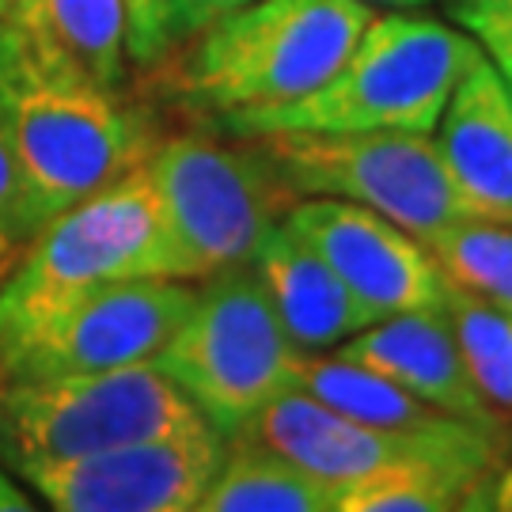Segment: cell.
Segmentation results:
<instances>
[{
  "label": "cell",
  "mask_w": 512,
  "mask_h": 512,
  "mask_svg": "<svg viewBox=\"0 0 512 512\" xmlns=\"http://www.w3.org/2000/svg\"><path fill=\"white\" fill-rule=\"evenodd\" d=\"M433 133L440 160L475 217L512 224V92L482 46L467 61Z\"/></svg>",
  "instance_id": "cell-14"
},
{
  "label": "cell",
  "mask_w": 512,
  "mask_h": 512,
  "mask_svg": "<svg viewBox=\"0 0 512 512\" xmlns=\"http://www.w3.org/2000/svg\"><path fill=\"white\" fill-rule=\"evenodd\" d=\"M368 19L365 0H251L190 38L179 92L209 118L285 107L342 65Z\"/></svg>",
  "instance_id": "cell-4"
},
{
  "label": "cell",
  "mask_w": 512,
  "mask_h": 512,
  "mask_svg": "<svg viewBox=\"0 0 512 512\" xmlns=\"http://www.w3.org/2000/svg\"><path fill=\"white\" fill-rule=\"evenodd\" d=\"M129 8V57L152 65L171 50L167 42V0H126Z\"/></svg>",
  "instance_id": "cell-24"
},
{
  "label": "cell",
  "mask_w": 512,
  "mask_h": 512,
  "mask_svg": "<svg viewBox=\"0 0 512 512\" xmlns=\"http://www.w3.org/2000/svg\"><path fill=\"white\" fill-rule=\"evenodd\" d=\"M293 387L311 395L315 403L376 429H440L456 421L452 414L410 395L395 380L365 365H353L338 353H304L296 365Z\"/></svg>",
  "instance_id": "cell-18"
},
{
  "label": "cell",
  "mask_w": 512,
  "mask_h": 512,
  "mask_svg": "<svg viewBox=\"0 0 512 512\" xmlns=\"http://www.w3.org/2000/svg\"><path fill=\"white\" fill-rule=\"evenodd\" d=\"M274 160L300 198H342L368 205L414 236L471 220L475 209L459 194L440 160L433 133L406 129H281L251 137Z\"/></svg>",
  "instance_id": "cell-8"
},
{
  "label": "cell",
  "mask_w": 512,
  "mask_h": 512,
  "mask_svg": "<svg viewBox=\"0 0 512 512\" xmlns=\"http://www.w3.org/2000/svg\"><path fill=\"white\" fill-rule=\"evenodd\" d=\"M440 274L467 293L512 311V224L497 220H452L418 232Z\"/></svg>",
  "instance_id": "cell-20"
},
{
  "label": "cell",
  "mask_w": 512,
  "mask_h": 512,
  "mask_svg": "<svg viewBox=\"0 0 512 512\" xmlns=\"http://www.w3.org/2000/svg\"><path fill=\"white\" fill-rule=\"evenodd\" d=\"M285 224L327 262L376 319L444 308L448 277L421 239L384 213L342 198H300Z\"/></svg>",
  "instance_id": "cell-12"
},
{
  "label": "cell",
  "mask_w": 512,
  "mask_h": 512,
  "mask_svg": "<svg viewBox=\"0 0 512 512\" xmlns=\"http://www.w3.org/2000/svg\"><path fill=\"white\" fill-rule=\"evenodd\" d=\"M0 19L38 61L122 92L129 57L126 0H12Z\"/></svg>",
  "instance_id": "cell-16"
},
{
  "label": "cell",
  "mask_w": 512,
  "mask_h": 512,
  "mask_svg": "<svg viewBox=\"0 0 512 512\" xmlns=\"http://www.w3.org/2000/svg\"><path fill=\"white\" fill-rule=\"evenodd\" d=\"M251 266L270 289L281 327L300 353H330L357 330L376 323V315L349 293L346 281L285 220L262 239Z\"/></svg>",
  "instance_id": "cell-15"
},
{
  "label": "cell",
  "mask_w": 512,
  "mask_h": 512,
  "mask_svg": "<svg viewBox=\"0 0 512 512\" xmlns=\"http://www.w3.org/2000/svg\"><path fill=\"white\" fill-rule=\"evenodd\" d=\"M0 114L16 145L31 217H54L145 164L156 129L122 92L38 61L0 19Z\"/></svg>",
  "instance_id": "cell-1"
},
{
  "label": "cell",
  "mask_w": 512,
  "mask_h": 512,
  "mask_svg": "<svg viewBox=\"0 0 512 512\" xmlns=\"http://www.w3.org/2000/svg\"><path fill=\"white\" fill-rule=\"evenodd\" d=\"M494 509L512 512V459L505 463V471L497 475V486H494Z\"/></svg>",
  "instance_id": "cell-27"
},
{
  "label": "cell",
  "mask_w": 512,
  "mask_h": 512,
  "mask_svg": "<svg viewBox=\"0 0 512 512\" xmlns=\"http://www.w3.org/2000/svg\"><path fill=\"white\" fill-rule=\"evenodd\" d=\"M444 311L482 399L512 425V315L448 281Z\"/></svg>",
  "instance_id": "cell-21"
},
{
  "label": "cell",
  "mask_w": 512,
  "mask_h": 512,
  "mask_svg": "<svg viewBox=\"0 0 512 512\" xmlns=\"http://www.w3.org/2000/svg\"><path fill=\"white\" fill-rule=\"evenodd\" d=\"M330 353L380 372L452 418L512 429L509 421L482 399V391L471 380L467 361L459 353L452 319L444 308H421L376 319Z\"/></svg>",
  "instance_id": "cell-13"
},
{
  "label": "cell",
  "mask_w": 512,
  "mask_h": 512,
  "mask_svg": "<svg viewBox=\"0 0 512 512\" xmlns=\"http://www.w3.org/2000/svg\"><path fill=\"white\" fill-rule=\"evenodd\" d=\"M478 42L433 16H372L342 65L285 107L213 118L228 137L281 129H406L433 133Z\"/></svg>",
  "instance_id": "cell-2"
},
{
  "label": "cell",
  "mask_w": 512,
  "mask_h": 512,
  "mask_svg": "<svg viewBox=\"0 0 512 512\" xmlns=\"http://www.w3.org/2000/svg\"><path fill=\"white\" fill-rule=\"evenodd\" d=\"M198 512H334V486L266 444L228 437Z\"/></svg>",
  "instance_id": "cell-17"
},
{
  "label": "cell",
  "mask_w": 512,
  "mask_h": 512,
  "mask_svg": "<svg viewBox=\"0 0 512 512\" xmlns=\"http://www.w3.org/2000/svg\"><path fill=\"white\" fill-rule=\"evenodd\" d=\"M224 444L205 421L171 437L31 467L19 478L57 512H194L217 475Z\"/></svg>",
  "instance_id": "cell-11"
},
{
  "label": "cell",
  "mask_w": 512,
  "mask_h": 512,
  "mask_svg": "<svg viewBox=\"0 0 512 512\" xmlns=\"http://www.w3.org/2000/svg\"><path fill=\"white\" fill-rule=\"evenodd\" d=\"M198 289L179 277H122L57 311L16 353L0 384L145 365L175 338Z\"/></svg>",
  "instance_id": "cell-10"
},
{
  "label": "cell",
  "mask_w": 512,
  "mask_h": 512,
  "mask_svg": "<svg viewBox=\"0 0 512 512\" xmlns=\"http://www.w3.org/2000/svg\"><path fill=\"white\" fill-rule=\"evenodd\" d=\"M494 4H505V0H448V12L456 19L467 16V12H478V8H494Z\"/></svg>",
  "instance_id": "cell-28"
},
{
  "label": "cell",
  "mask_w": 512,
  "mask_h": 512,
  "mask_svg": "<svg viewBox=\"0 0 512 512\" xmlns=\"http://www.w3.org/2000/svg\"><path fill=\"white\" fill-rule=\"evenodd\" d=\"M372 8H421V4H433V0H365Z\"/></svg>",
  "instance_id": "cell-29"
},
{
  "label": "cell",
  "mask_w": 512,
  "mask_h": 512,
  "mask_svg": "<svg viewBox=\"0 0 512 512\" xmlns=\"http://www.w3.org/2000/svg\"><path fill=\"white\" fill-rule=\"evenodd\" d=\"M194 425H205L202 410L152 361L92 376L0 384V463L12 475Z\"/></svg>",
  "instance_id": "cell-7"
},
{
  "label": "cell",
  "mask_w": 512,
  "mask_h": 512,
  "mask_svg": "<svg viewBox=\"0 0 512 512\" xmlns=\"http://www.w3.org/2000/svg\"><path fill=\"white\" fill-rule=\"evenodd\" d=\"M456 23L482 46V54L494 61L497 73L505 76V84L512 92V0L456 16Z\"/></svg>",
  "instance_id": "cell-23"
},
{
  "label": "cell",
  "mask_w": 512,
  "mask_h": 512,
  "mask_svg": "<svg viewBox=\"0 0 512 512\" xmlns=\"http://www.w3.org/2000/svg\"><path fill=\"white\" fill-rule=\"evenodd\" d=\"M8 4H12V0H0V16H4V12H8Z\"/></svg>",
  "instance_id": "cell-30"
},
{
  "label": "cell",
  "mask_w": 512,
  "mask_h": 512,
  "mask_svg": "<svg viewBox=\"0 0 512 512\" xmlns=\"http://www.w3.org/2000/svg\"><path fill=\"white\" fill-rule=\"evenodd\" d=\"M232 437L266 444L308 467L311 475L327 478L338 490L349 478L395 463H448L478 475H501L509 463L512 429H494L463 418L440 429H376L289 387Z\"/></svg>",
  "instance_id": "cell-9"
},
{
  "label": "cell",
  "mask_w": 512,
  "mask_h": 512,
  "mask_svg": "<svg viewBox=\"0 0 512 512\" xmlns=\"http://www.w3.org/2000/svg\"><path fill=\"white\" fill-rule=\"evenodd\" d=\"M35 236L38 228L31 217L23 167H19L16 145L8 137V126H4V114H0V281L19 262V255L31 247Z\"/></svg>",
  "instance_id": "cell-22"
},
{
  "label": "cell",
  "mask_w": 512,
  "mask_h": 512,
  "mask_svg": "<svg viewBox=\"0 0 512 512\" xmlns=\"http://www.w3.org/2000/svg\"><path fill=\"white\" fill-rule=\"evenodd\" d=\"M27 509H35V501L12 478V471L0 463V512H27Z\"/></svg>",
  "instance_id": "cell-26"
},
{
  "label": "cell",
  "mask_w": 512,
  "mask_h": 512,
  "mask_svg": "<svg viewBox=\"0 0 512 512\" xmlns=\"http://www.w3.org/2000/svg\"><path fill=\"white\" fill-rule=\"evenodd\" d=\"M122 277H171L164 224L145 167L54 217L0 285V376L73 300Z\"/></svg>",
  "instance_id": "cell-3"
},
{
  "label": "cell",
  "mask_w": 512,
  "mask_h": 512,
  "mask_svg": "<svg viewBox=\"0 0 512 512\" xmlns=\"http://www.w3.org/2000/svg\"><path fill=\"white\" fill-rule=\"evenodd\" d=\"M164 224L171 277H205L255 262L262 239L300 202L258 141L179 133L145 156Z\"/></svg>",
  "instance_id": "cell-5"
},
{
  "label": "cell",
  "mask_w": 512,
  "mask_h": 512,
  "mask_svg": "<svg viewBox=\"0 0 512 512\" xmlns=\"http://www.w3.org/2000/svg\"><path fill=\"white\" fill-rule=\"evenodd\" d=\"M251 0H167V42H190L198 38L209 27L217 23L220 16L236 12Z\"/></svg>",
  "instance_id": "cell-25"
},
{
  "label": "cell",
  "mask_w": 512,
  "mask_h": 512,
  "mask_svg": "<svg viewBox=\"0 0 512 512\" xmlns=\"http://www.w3.org/2000/svg\"><path fill=\"white\" fill-rule=\"evenodd\" d=\"M509 315H512V311H509Z\"/></svg>",
  "instance_id": "cell-31"
},
{
  "label": "cell",
  "mask_w": 512,
  "mask_h": 512,
  "mask_svg": "<svg viewBox=\"0 0 512 512\" xmlns=\"http://www.w3.org/2000/svg\"><path fill=\"white\" fill-rule=\"evenodd\" d=\"M497 475L448 463H395L334 490V512H452L494 509Z\"/></svg>",
  "instance_id": "cell-19"
},
{
  "label": "cell",
  "mask_w": 512,
  "mask_h": 512,
  "mask_svg": "<svg viewBox=\"0 0 512 512\" xmlns=\"http://www.w3.org/2000/svg\"><path fill=\"white\" fill-rule=\"evenodd\" d=\"M300 357L304 353L281 327L270 289L247 262L205 277L183 327L152 365L183 387L202 418L228 440L293 387Z\"/></svg>",
  "instance_id": "cell-6"
}]
</instances>
